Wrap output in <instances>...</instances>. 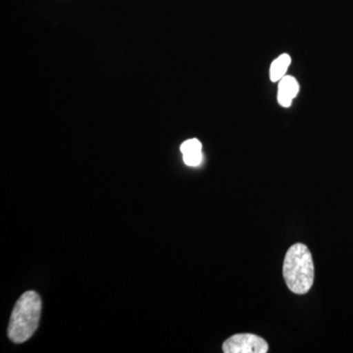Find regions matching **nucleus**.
I'll list each match as a JSON object with an SVG mask.
<instances>
[{"label": "nucleus", "mask_w": 353, "mask_h": 353, "mask_svg": "<svg viewBox=\"0 0 353 353\" xmlns=\"http://www.w3.org/2000/svg\"><path fill=\"white\" fill-rule=\"evenodd\" d=\"M283 275L290 292L305 294L314 283V263L307 246L296 243L285 253Z\"/></svg>", "instance_id": "obj_1"}, {"label": "nucleus", "mask_w": 353, "mask_h": 353, "mask_svg": "<svg viewBox=\"0 0 353 353\" xmlns=\"http://www.w3.org/2000/svg\"><path fill=\"white\" fill-rule=\"evenodd\" d=\"M41 299L34 290H29L18 299L11 314L8 336L13 343H23L31 339L39 327Z\"/></svg>", "instance_id": "obj_2"}, {"label": "nucleus", "mask_w": 353, "mask_h": 353, "mask_svg": "<svg viewBox=\"0 0 353 353\" xmlns=\"http://www.w3.org/2000/svg\"><path fill=\"white\" fill-rule=\"evenodd\" d=\"M268 350L267 341L252 334H234L223 343L225 353H266Z\"/></svg>", "instance_id": "obj_3"}, {"label": "nucleus", "mask_w": 353, "mask_h": 353, "mask_svg": "<svg viewBox=\"0 0 353 353\" xmlns=\"http://www.w3.org/2000/svg\"><path fill=\"white\" fill-rule=\"evenodd\" d=\"M299 83L294 77L285 76L279 83L278 102L283 108H290L294 97L299 94Z\"/></svg>", "instance_id": "obj_4"}, {"label": "nucleus", "mask_w": 353, "mask_h": 353, "mask_svg": "<svg viewBox=\"0 0 353 353\" xmlns=\"http://www.w3.org/2000/svg\"><path fill=\"white\" fill-rule=\"evenodd\" d=\"M183 162L190 167L199 166L202 162V145L197 139H188L181 145Z\"/></svg>", "instance_id": "obj_5"}, {"label": "nucleus", "mask_w": 353, "mask_h": 353, "mask_svg": "<svg viewBox=\"0 0 353 353\" xmlns=\"http://www.w3.org/2000/svg\"><path fill=\"white\" fill-rule=\"evenodd\" d=\"M290 62V57L289 54H283L279 57L277 59L272 62L270 67V79L272 82H280L285 76L288 69H289Z\"/></svg>", "instance_id": "obj_6"}]
</instances>
